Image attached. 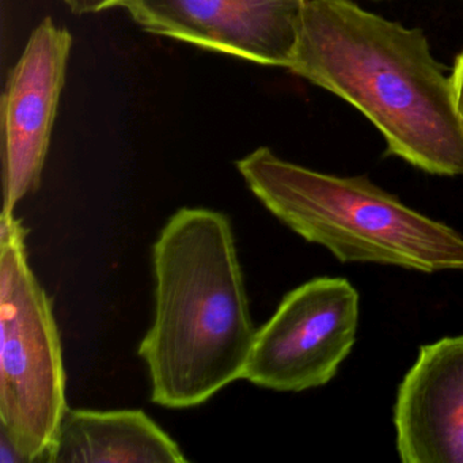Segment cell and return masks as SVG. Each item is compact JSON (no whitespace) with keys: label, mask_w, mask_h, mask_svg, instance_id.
Masks as SVG:
<instances>
[{"label":"cell","mask_w":463,"mask_h":463,"mask_svg":"<svg viewBox=\"0 0 463 463\" xmlns=\"http://www.w3.org/2000/svg\"><path fill=\"white\" fill-rule=\"evenodd\" d=\"M452 102L455 115L463 131V51L455 61L454 71L451 75Z\"/></svg>","instance_id":"10"},{"label":"cell","mask_w":463,"mask_h":463,"mask_svg":"<svg viewBox=\"0 0 463 463\" xmlns=\"http://www.w3.org/2000/svg\"><path fill=\"white\" fill-rule=\"evenodd\" d=\"M177 443L143 411L67 409L45 463H184Z\"/></svg>","instance_id":"9"},{"label":"cell","mask_w":463,"mask_h":463,"mask_svg":"<svg viewBox=\"0 0 463 463\" xmlns=\"http://www.w3.org/2000/svg\"><path fill=\"white\" fill-rule=\"evenodd\" d=\"M26 463L14 444L0 432V463Z\"/></svg>","instance_id":"12"},{"label":"cell","mask_w":463,"mask_h":463,"mask_svg":"<svg viewBox=\"0 0 463 463\" xmlns=\"http://www.w3.org/2000/svg\"><path fill=\"white\" fill-rule=\"evenodd\" d=\"M26 230L0 215V422L26 463H45L66 414L52 302L29 267Z\"/></svg>","instance_id":"4"},{"label":"cell","mask_w":463,"mask_h":463,"mask_svg":"<svg viewBox=\"0 0 463 463\" xmlns=\"http://www.w3.org/2000/svg\"><path fill=\"white\" fill-rule=\"evenodd\" d=\"M156 313L139 345L151 400L202 405L242 379L257 329L232 222L210 208H181L153 248Z\"/></svg>","instance_id":"2"},{"label":"cell","mask_w":463,"mask_h":463,"mask_svg":"<svg viewBox=\"0 0 463 463\" xmlns=\"http://www.w3.org/2000/svg\"><path fill=\"white\" fill-rule=\"evenodd\" d=\"M72 43L69 29L44 18L10 70L0 105L5 215L42 184Z\"/></svg>","instance_id":"6"},{"label":"cell","mask_w":463,"mask_h":463,"mask_svg":"<svg viewBox=\"0 0 463 463\" xmlns=\"http://www.w3.org/2000/svg\"><path fill=\"white\" fill-rule=\"evenodd\" d=\"M265 208L338 261L424 273L463 269V235L403 204L367 177H337L259 147L237 162Z\"/></svg>","instance_id":"3"},{"label":"cell","mask_w":463,"mask_h":463,"mask_svg":"<svg viewBox=\"0 0 463 463\" xmlns=\"http://www.w3.org/2000/svg\"><path fill=\"white\" fill-rule=\"evenodd\" d=\"M286 69L356 108L381 132L390 156L430 175H463L451 77L421 29L352 0H308Z\"/></svg>","instance_id":"1"},{"label":"cell","mask_w":463,"mask_h":463,"mask_svg":"<svg viewBox=\"0 0 463 463\" xmlns=\"http://www.w3.org/2000/svg\"><path fill=\"white\" fill-rule=\"evenodd\" d=\"M308 0H120L137 26L260 66L286 69Z\"/></svg>","instance_id":"7"},{"label":"cell","mask_w":463,"mask_h":463,"mask_svg":"<svg viewBox=\"0 0 463 463\" xmlns=\"http://www.w3.org/2000/svg\"><path fill=\"white\" fill-rule=\"evenodd\" d=\"M118 2L120 0H80L78 15L107 12V10L118 7Z\"/></svg>","instance_id":"11"},{"label":"cell","mask_w":463,"mask_h":463,"mask_svg":"<svg viewBox=\"0 0 463 463\" xmlns=\"http://www.w3.org/2000/svg\"><path fill=\"white\" fill-rule=\"evenodd\" d=\"M397 451L403 463H463V335L420 348L398 387Z\"/></svg>","instance_id":"8"},{"label":"cell","mask_w":463,"mask_h":463,"mask_svg":"<svg viewBox=\"0 0 463 463\" xmlns=\"http://www.w3.org/2000/svg\"><path fill=\"white\" fill-rule=\"evenodd\" d=\"M61 2H64V4H66L70 9H71V12L74 13V14H78V9H80V0H61Z\"/></svg>","instance_id":"13"},{"label":"cell","mask_w":463,"mask_h":463,"mask_svg":"<svg viewBox=\"0 0 463 463\" xmlns=\"http://www.w3.org/2000/svg\"><path fill=\"white\" fill-rule=\"evenodd\" d=\"M359 300L344 278H316L292 289L257 330L242 379L275 392L329 383L356 341Z\"/></svg>","instance_id":"5"}]
</instances>
